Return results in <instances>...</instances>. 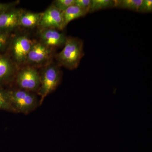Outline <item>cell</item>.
I'll return each mask as SVG.
<instances>
[{
  "instance_id": "6da1fadb",
  "label": "cell",
  "mask_w": 152,
  "mask_h": 152,
  "mask_svg": "<svg viewBox=\"0 0 152 152\" xmlns=\"http://www.w3.org/2000/svg\"><path fill=\"white\" fill-rule=\"evenodd\" d=\"M84 54L83 40L77 37H67L63 50L56 54L54 57L60 67L74 70L78 67Z\"/></svg>"
},
{
  "instance_id": "7a4b0ae2",
  "label": "cell",
  "mask_w": 152,
  "mask_h": 152,
  "mask_svg": "<svg viewBox=\"0 0 152 152\" xmlns=\"http://www.w3.org/2000/svg\"><path fill=\"white\" fill-rule=\"evenodd\" d=\"M18 31L14 33L7 53L20 68L26 65L28 55L36 40L32 39L28 33Z\"/></svg>"
},
{
  "instance_id": "3957f363",
  "label": "cell",
  "mask_w": 152,
  "mask_h": 152,
  "mask_svg": "<svg viewBox=\"0 0 152 152\" xmlns=\"http://www.w3.org/2000/svg\"><path fill=\"white\" fill-rule=\"evenodd\" d=\"M8 90L14 113L28 114L40 106L36 93L14 87H9Z\"/></svg>"
},
{
  "instance_id": "277c9868",
  "label": "cell",
  "mask_w": 152,
  "mask_h": 152,
  "mask_svg": "<svg viewBox=\"0 0 152 152\" xmlns=\"http://www.w3.org/2000/svg\"><path fill=\"white\" fill-rule=\"evenodd\" d=\"M40 86L37 94L39 96L40 106L48 95L53 92L61 83V71L53 61L41 68L40 71Z\"/></svg>"
},
{
  "instance_id": "5b68a950",
  "label": "cell",
  "mask_w": 152,
  "mask_h": 152,
  "mask_svg": "<svg viewBox=\"0 0 152 152\" xmlns=\"http://www.w3.org/2000/svg\"><path fill=\"white\" fill-rule=\"evenodd\" d=\"M13 84H15V88L37 94L40 86V72L37 68L31 66L20 67L17 71Z\"/></svg>"
},
{
  "instance_id": "8992f818",
  "label": "cell",
  "mask_w": 152,
  "mask_h": 152,
  "mask_svg": "<svg viewBox=\"0 0 152 152\" xmlns=\"http://www.w3.org/2000/svg\"><path fill=\"white\" fill-rule=\"evenodd\" d=\"M55 50L45 45L39 41L35 40L30 50L25 65L39 69L53 61Z\"/></svg>"
},
{
  "instance_id": "52a82bcc",
  "label": "cell",
  "mask_w": 152,
  "mask_h": 152,
  "mask_svg": "<svg viewBox=\"0 0 152 152\" xmlns=\"http://www.w3.org/2000/svg\"><path fill=\"white\" fill-rule=\"evenodd\" d=\"M19 68L7 53L0 54V86L11 87Z\"/></svg>"
},
{
  "instance_id": "ba28073f",
  "label": "cell",
  "mask_w": 152,
  "mask_h": 152,
  "mask_svg": "<svg viewBox=\"0 0 152 152\" xmlns=\"http://www.w3.org/2000/svg\"><path fill=\"white\" fill-rule=\"evenodd\" d=\"M38 28L62 31L64 28L62 12L53 4L51 5L43 12Z\"/></svg>"
},
{
  "instance_id": "9c48e42d",
  "label": "cell",
  "mask_w": 152,
  "mask_h": 152,
  "mask_svg": "<svg viewBox=\"0 0 152 152\" xmlns=\"http://www.w3.org/2000/svg\"><path fill=\"white\" fill-rule=\"evenodd\" d=\"M39 29L38 40L41 43L54 50L64 46L67 37L64 33L54 29Z\"/></svg>"
},
{
  "instance_id": "30bf717a",
  "label": "cell",
  "mask_w": 152,
  "mask_h": 152,
  "mask_svg": "<svg viewBox=\"0 0 152 152\" xmlns=\"http://www.w3.org/2000/svg\"><path fill=\"white\" fill-rule=\"evenodd\" d=\"M24 10L11 8L0 13V31L14 33L20 28L19 19Z\"/></svg>"
},
{
  "instance_id": "8fae6325",
  "label": "cell",
  "mask_w": 152,
  "mask_h": 152,
  "mask_svg": "<svg viewBox=\"0 0 152 152\" xmlns=\"http://www.w3.org/2000/svg\"><path fill=\"white\" fill-rule=\"evenodd\" d=\"M42 12H34L23 10L19 19V27L21 28L32 29L38 27Z\"/></svg>"
},
{
  "instance_id": "7c38bea8",
  "label": "cell",
  "mask_w": 152,
  "mask_h": 152,
  "mask_svg": "<svg viewBox=\"0 0 152 152\" xmlns=\"http://www.w3.org/2000/svg\"><path fill=\"white\" fill-rule=\"evenodd\" d=\"M87 14L86 12L75 5L71 6L62 12L63 28L64 29L72 21L84 17Z\"/></svg>"
},
{
  "instance_id": "4fadbf2b",
  "label": "cell",
  "mask_w": 152,
  "mask_h": 152,
  "mask_svg": "<svg viewBox=\"0 0 152 152\" xmlns=\"http://www.w3.org/2000/svg\"><path fill=\"white\" fill-rule=\"evenodd\" d=\"M115 0H91L89 13L115 8Z\"/></svg>"
},
{
  "instance_id": "5bb4252c",
  "label": "cell",
  "mask_w": 152,
  "mask_h": 152,
  "mask_svg": "<svg viewBox=\"0 0 152 152\" xmlns=\"http://www.w3.org/2000/svg\"><path fill=\"white\" fill-rule=\"evenodd\" d=\"M142 0H115V8L138 12Z\"/></svg>"
},
{
  "instance_id": "9a60e30c",
  "label": "cell",
  "mask_w": 152,
  "mask_h": 152,
  "mask_svg": "<svg viewBox=\"0 0 152 152\" xmlns=\"http://www.w3.org/2000/svg\"><path fill=\"white\" fill-rule=\"evenodd\" d=\"M0 110L13 112L8 88L0 86Z\"/></svg>"
},
{
  "instance_id": "2e32d148",
  "label": "cell",
  "mask_w": 152,
  "mask_h": 152,
  "mask_svg": "<svg viewBox=\"0 0 152 152\" xmlns=\"http://www.w3.org/2000/svg\"><path fill=\"white\" fill-rule=\"evenodd\" d=\"M15 32H6L0 31V54L7 53Z\"/></svg>"
},
{
  "instance_id": "e0dca14e",
  "label": "cell",
  "mask_w": 152,
  "mask_h": 152,
  "mask_svg": "<svg viewBox=\"0 0 152 152\" xmlns=\"http://www.w3.org/2000/svg\"><path fill=\"white\" fill-rule=\"evenodd\" d=\"M75 4V0H55L52 4L62 12Z\"/></svg>"
},
{
  "instance_id": "ac0fdd59",
  "label": "cell",
  "mask_w": 152,
  "mask_h": 152,
  "mask_svg": "<svg viewBox=\"0 0 152 152\" xmlns=\"http://www.w3.org/2000/svg\"><path fill=\"white\" fill-rule=\"evenodd\" d=\"M152 12V1L151 0H142V1L139 7L138 12L151 13Z\"/></svg>"
},
{
  "instance_id": "d6986e66",
  "label": "cell",
  "mask_w": 152,
  "mask_h": 152,
  "mask_svg": "<svg viewBox=\"0 0 152 152\" xmlns=\"http://www.w3.org/2000/svg\"><path fill=\"white\" fill-rule=\"evenodd\" d=\"M91 0H75L74 5L88 13Z\"/></svg>"
},
{
  "instance_id": "ffe728a7",
  "label": "cell",
  "mask_w": 152,
  "mask_h": 152,
  "mask_svg": "<svg viewBox=\"0 0 152 152\" xmlns=\"http://www.w3.org/2000/svg\"><path fill=\"white\" fill-rule=\"evenodd\" d=\"M19 3V1L7 3H0V13L11 8L15 7Z\"/></svg>"
}]
</instances>
